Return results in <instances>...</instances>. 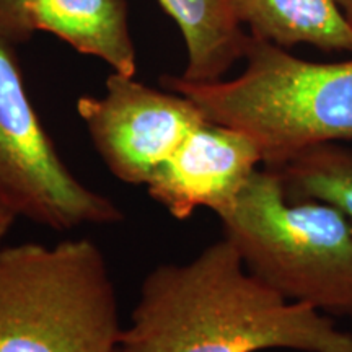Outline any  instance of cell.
Listing matches in <instances>:
<instances>
[{"label": "cell", "mask_w": 352, "mask_h": 352, "mask_svg": "<svg viewBox=\"0 0 352 352\" xmlns=\"http://www.w3.org/2000/svg\"><path fill=\"white\" fill-rule=\"evenodd\" d=\"M338 3H340L342 13H344L346 19L352 25V0H338Z\"/></svg>", "instance_id": "obj_14"}, {"label": "cell", "mask_w": 352, "mask_h": 352, "mask_svg": "<svg viewBox=\"0 0 352 352\" xmlns=\"http://www.w3.org/2000/svg\"><path fill=\"white\" fill-rule=\"evenodd\" d=\"M267 170L279 178L289 201L324 202L340 210L352 226V145L349 142L308 145L284 164Z\"/></svg>", "instance_id": "obj_11"}, {"label": "cell", "mask_w": 352, "mask_h": 352, "mask_svg": "<svg viewBox=\"0 0 352 352\" xmlns=\"http://www.w3.org/2000/svg\"><path fill=\"white\" fill-rule=\"evenodd\" d=\"M15 217H12L10 214L0 210V248L3 246V239L7 236V233L10 232L13 223H15Z\"/></svg>", "instance_id": "obj_13"}, {"label": "cell", "mask_w": 352, "mask_h": 352, "mask_svg": "<svg viewBox=\"0 0 352 352\" xmlns=\"http://www.w3.org/2000/svg\"><path fill=\"white\" fill-rule=\"evenodd\" d=\"M38 0H0V36L8 43H26L36 32L34 8Z\"/></svg>", "instance_id": "obj_12"}, {"label": "cell", "mask_w": 352, "mask_h": 352, "mask_svg": "<svg viewBox=\"0 0 352 352\" xmlns=\"http://www.w3.org/2000/svg\"><path fill=\"white\" fill-rule=\"evenodd\" d=\"M263 157L254 140L233 127L206 120L147 183V192L171 217L184 220L196 209L219 214L235 201Z\"/></svg>", "instance_id": "obj_7"}, {"label": "cell", "mask_w": 352, "mask_h": 352, "mask_svg": "<svg viewBox=\"0 0 352 352\" xmlns=\"http://www.w3.org/2000/svg\"><path fill=\"white\" fill-rule=\"evenodd\" d=\"M124 352H352V334L318 308L292 302L245 267L226 236L186 263L145 276Z\"/></svg>", "instance_id": "obj_1"}, {"label": "cell", "mask_w": 352, "mask_h": 352, "mask_svg": "<svg viewBox=\"0 0 352 352\" xmlns=\"http://www.w3.org/2000/svg\"><path fill=\"white\" fill-rule=\"evenodd\" d=\"M250 34L276 46L310 44L321 51L352 52V25L338 0H230Z\"/></svg>", "instance_id": "obj_9"}, {"label": "cell", "mask_w": 352, "mask_h": 352, "mask_svg": "<svg viewBox=\"0 0 352 352\" xmlns=\"http://www.w3.org/2000/svg\"><path fill=\"white\" fill-rule=\"evenodd\" d=\"M0 210L56 232L114 226L124 212L65 165L26 94L13 44L0 36Z\"/></svg>", "instance_id": "obj_5"}, {"label": "cell", "mask_w": 352, "mask_h": 352, "mask_svg": "<svg viewBox=\"0 0 352 352\" xmlns=\"http://www.w3.org/2000/svg\"><path fill=\"white\" fill-rule=\"evenodd\" d=\"M77 113L109 173L147 186L188 134L208 118L188 96L113 72L103 96H82Z\"/></svg>", "instance_id": "obj_6"}, {"label": "cell", "mask_w": 352, "mask_h": 352, "mask_svg": "<svg viewBox=\"0 0 352 352\" xmlns=\"http://www.w3.org/2000/svg\"><path fill=\"white\" fill-rule=\"evenodd\" d=\"M122 331L116 285L94 240L0 248V352H113Z\"/></svg>", "instance_id": "obj_3"}, {"label": "cell", "mask_w": 352, "mask_h": 352, "mask_svg": "<svg viewBox=\"0 0 352 352\" xmlns=\"http://www.w3.org/2000/svg\"><path fill=\"white\" fill-rule=\"evenodd\" d=\"M178 25L186 44L184 80H222L243 59L248 33L235 16L230 0H158Z\"/></svg>", "instance_id": "obj_10"}, {"label": "cell", "mask_w": 352, "mask_h": 352, "mask_svg": "<svg viewBox=\"0 0 352 352\" xmlns=\"http://www.w3.org/2000/svg\"><path fill=\"white\" fill-rule=\"evenodd\" d=\"M34 26L80 54L101 59L113 72L135 76L138 59L126 0H38Z\"/></svg>", "instance_id": "obj_8"}, {"label": "cell", "mask_w": 352, "mask_h": 352, "mask_svg": "<svg viewBox=\"0 0 352 352\" xmlns=\"http://www.w3.org/2000/svg\"><path fill=\"white\" fill-rule=\"evenodd\" d=\"M245 70L233 80L197 83L164 76L209 121L254 140L264 168L320 142H352V59L310 63L248 33Z\"/></svg>", "instance_id": "obj_2"}, {"label": "cell", "mask_w": 352, "mask_h": 352, "mask_svg": "<svg viewBox=\"0 0 352 352\" xmlns=\"http://www.w3.org/2000/svg\"><path fill=\"white\" fill-rule=\"evenodd\" d=\"M245 267L292 302L352 318V226L318 201H289L271 170H256L217 214Z\"/></svg>", "instance_id": "obj_4"}, {"label": "cell", "mask_w": 352, "mask_h": 352, "mask_svg": "<svg viewBox=\"0 0 352 352\" xmlns=\"http://www.w3.org/2000/svg\"><path fill=\"white\" fill-rule=\"evenodd\" d=\"M113 352H124V351H122V349H121V347H120V346H118V347H116V349H114Z\"/></svg>", "instance_id": "obj_15"}]
</instances>
